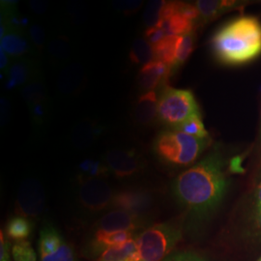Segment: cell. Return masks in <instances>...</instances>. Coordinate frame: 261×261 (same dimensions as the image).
<instances>
[{"label":"cell","instance_id":"cell-32","mask_svg":"<svg viewBox=\"0 0 261 261\" xmlns=\"http://www.w3.org/2000/svg\"><path fill=\"white\" fill-rule=\"evenodd\" d=\"M112 4L117 11L125 14L126 16H130L137 13L141 8V6L143 5V1H114Z\"/></svg>","mask_w":261,"mask_h":261},{"label":"cell","instance_id":"cell-25","mask_svg":"<svg viewBox=\"0 0 261 261\" xmlns=\"http://www.w3.org/2000/svg\"><path fill=\"white\" fill-rule=\"evenodd\" d=\"M195 42H196L195 31H192L190 33H187L185 35L179 36L175 61H174V65H173V72L175 71V69L183 65L188 60L190 56L192 55V53L195 49Z\"/></svg>","mask_w":261,"mask_h":261},{"label":"cell","instance_id":"cell-11","mask_svg":"<svg viewBox=\"0 0 261 261\" xmlns=\"http://www.w3.org/2000/svg\"><path fill=\"white\" fill-rule=\"evenodd\" d=\"M173 70L170 66L161 61L153 60L146 65L142 66L137 76V84L140 90L145 92L155 91L161 84L166 85V83L172 75Z\"/></svg>","mask_w":261,"mask_h":261},{"label":"cell","instance_id":"cell-7","mask_svg":"<svg viewBox=\"0 0 261 261\" xmlns=\"http://www.w3.org/2000/svg\"><path fill=\"white\" fill-rule=\"evenodd\" d=\"M46 205L44 190L40 183L28 179L19 187L16 203L17 212L23 217H38L42 214Z\"/></svg>","mask_w":261,"mask_h":261},{"label":"cell","instance_id":"cell-15","mask_svg":"<svg viewBox=\"0 0 261 261\" xmlns=\"http://www.w3.org/2000/svg\"><path fill=\"white\" fill-rule=\"evenodd\" d=\"M84 81V71L83 66L73 63L66 66L61 71L57 80V88L59 92L64 95H73L81 88Z\"/></svg>","mask_w":261,"mask_h":261},{"label":"cell","instance_id":"cell-12","mask_svg":"<svg viewBox=\"0 0 261 261\" xmlns=\"http://www.w3.org/2000/svg\"><path fill=\"white\" fill-rule=\"evenodd\" d=\"M159 97L156 91L145 92L137 100L133 110L134 121L140 126H150L157 119Z\"/></svg>","mask_w":261,"mask_h":261},{"label":"cell","instance_id":"cell-31","mask_svg":"<svg viewBox=\"0 0 261 261\" xmlns=\"http://www.w3.org/2000/svg\"><path fill=\"white\" fill-rule=\"evenodd\" d=\"M29 112L32 121L36 126H42L47 121L49 113L48 102L35 103L29 107Z\"/></svg>","mask_w":261,"mask_h":261},{"label":"cell","instance_id":"cell-28","mask_svg":"<svg viewBox=\"0 0 261 261\" xmlns=\"http://www.w3.org/2000/svg\"><path fill=\"white\" fill-rule=\"evenodd\" d=\"M14 261H36V253L31 244L27 240L18 241L12 247Z\"/></svg>","mask_w":261,"mask_h":261},{"label":"cell","instance_id":"cell-19","mask_svg":"<svg viewBox=\"0 0 261 261\" xmlns=\"http://www.w3.org/2000/svg\"><path fill=\"white\" fill-rule=\"evenodd\" d=\"M98 261H138V245L136 239L109 248Z\"/></svg>","mask_w":261,"mask_h":261},{"label":"cell","instance_id":"cell-2","mask_svg":"<svg viewBox=\"0 0 261 261\" xmlns=\"http://www.w3.org/2000/svg\"><path fill=\"white\" fill-rule=\"evenodd\" d=\"M215 58L221 64H248L261 56V22L251 16L231 19L211 40Z\"/></svg>","mask_w":261,"mask_h":261},{"label":"cell","instance_id":"cell-44","mask_svg":"<svg viewBox=\"0 0 261 261\" xmlns=\"http://www.w3.org/2000/svg\"><path fill=\"white\" fill-rule=\"evenodd\" d=\"M258 261H261V258H260V259H259V260H258Z\"/></svg>","mask_w":261,"mask_h":261},{"label":"cell","instance_id":"cell-27","mask_svg":"<svg viewBox=\"0 0 261 261\" xmlns=\"http://www.w3.org/2000/svg\"><path fill=\"white\" fill-rule=\"evenodd\" d=\"M48 54L56 62H62L71 54V45L66 37L60 36L55 39L48 46Z\"/></svg>","mask_w":261,"mask_h":261},{"label":"cell","instance_id":"cell-26","mask_svg":"<svg viewBox=\"0 0 261 261\" xmlns=\"http://www.w3.org/2000/svg\"><path fill=\"white\" fill-rule=\"evenodd\" d=\"M173 130H180L182 133H185L189 136L195 137L197 139H209V134L205 129V126L202 121L201 115L197 114L191 118H189L187 121L179 125Z\"/></svg>","mask_w":261,"mask_h":261},{"label":"cell","instance_id":"cell-21","mask_svg":"<svg viewBox=\"0 0 261 261\" xmlns=\"http://www.w3.org/2000/svg\"><path fill=\"white\" fill-rule=\"evenodd\" d=\"M195 24L196 22L181 15H174L169 19L160 20L157 27L163 29L168 36H182L194 31Z\"/></svg>","mask_w":261,"mask_h":261},{"label":"cell","instance_id":"cell-23","mask_svg":"<svg viewBox=\"0 0 261 261\" xmlns=\"http://www.w3.org/2000/svg\"><path fill=\"white\" fill-rule=\"evenodd\" d=\"M21 96L28 107L38 103L47 102V88L44 82L39 79L34 77L21 90Z\"/></svg>","mask_w":261,"mask_h":261},{"label":"cell","instance_id":"cell-14","mask_svg":"<svg viewBox=\"0 0 261 261\" xmlns=\"http://www.w3.org/2000/svg\"><path fill=\"white\" fill-rule=\"evenodd\" d=\"M1 49L8 56L19 57L28 54L30 47L21 30L7 29L1 25Z\"/></svg>","mask_w":261,"mask_h":261},{"label":"cell","instance_id":"cell-9","mask_svg":"<svg viewBox=\"0 0 261 261\" xmlns=\"http://www.w3.org/2000/svg\"><path fill=\"white\" fill-rule=\"evenodd\" d=\"M106 165L116 177L127 178L138 173L143 162L136 150L114 149L106 155Z\"/></svg>","mask_w":261,"mask_h":261},{"label":"cell","instance_id":"cell-40","mask_svg":"<svg viewBox=\"0 0 261 261\" xmlns=\"http://www.w3.org/2000/svg\"><path fill=\"white\" fill-rule=\"evenodd\" d=\"M9 115V103L6 99H1V122L2 124L7 121Z\"/></svg>","mask_w":261,"mask_h":261},{"label":"cell","instance_id":"cell-35","mask_svg":"<svg viewBox=\"0 0 261 261\" xmlns=\"http://www.w3.org/2000/svg\"><path fill=\"white\" fill-rule=\"evenodd\" d=\"M167 33L158 28H146L145 32H144V39L149 43L151 46H154L156 44H158L160 41H162L165 37H167Z\"/></svg>","mask_w":261,"mask_h":261},{"label":"cell","instance_id":"cell-30","mask_svg":"<svg viewBox=\"0 0 261 261\" xmlns=\"http://www.w3.org/2000/svg\"><path fill=\"white\" fill-rule=\"evenodd\" d=\"M40 261H76V259L72 247L64 241L56 252L40 255Z\"/></svg>","mask_w":261,"mask_h":261},{"label":"cell","instance_id":"cell-18","mask_svg":"<svg viewBox=\"0 0 261 261\" xmlns=\"http://www.w3.org/2000/svg\"><path fill=\"white\" fill-rule=\"evenodd\" d=\"M102 128L93 120H82L75 125L72 133V142L76 148L84 149L89 147L97 137L101 134Z\"/></svg>","mask_w":261,"mask_h":261},{"label":"cell","instance_id":"cell-4","mask_svg":"<svg viewBox=\"0 0 261 261\" xmlns=\"http://www.w3.org/2000/svg\"><path fill=\"white\" fill-rule=\"evenodd\" d=\"M197 114H200L199 107L192 91L164 86L157 108V119L160 123L168 129H175Z\"/></svg>","mask_w":261,"mask_h":261},{"label":"cell","instance_id":"cell-20","mask_svg":"<svg viewBox=\"0 0 261 261\" xmlns=\"http://www.w3.org/2000/svg\"><path fill=\"white\" fill-rule=\"evenodd\" d=\"M178 40L179 36H167L162 41H160L158 44L152 46L154 53V60L161 61L167 65L170 66L173 70Z\"/></svg>","mask_w":261,"mask_h":261},{"label":"cell","instance_id":"cell-39","mask_svg":"<svg viewBox=\"0 0 261 261\" xmlns=\"http://www.w3.org/2000/svg\"><path fill=\"white\" fill-rule=\"evenodd\" d=\"M94 163H95V161L92 159H86V160H84V162L81 163V165H80V170H81L80 180L84 179L88 175V173L93 168Z\"/></svg>","mask_w":261,"mask_h":261},{"label":"cell","instance_id":"cell-6","mask_svg":"<svg viewBox=\"0 0 261 261\" xmlns=\"http://www.w3.org/2000/svg\"><path fill=\"white\" fill-rule=\"evenodd\" d=\"M79 197L82 205L86 209L98 212L112 206V189L103 178H92L80 181Z\"/></svg>","mask_w":261,"mask_h":261},{"label":"cell","instance_id":"cell-29","mask_svg":"<svg viewBox=\"0 0 261 261\" xmlns=\"http://www.w3.org/2000/svg\"><path fill=\"white\" fill-rule=\"evenodd\" d=\"M165 1H149L146 5L144 14H143V21L147 28H155L161 19V11L163 8Z\"/></svg>","mask_w":261,"mask_h":261},{"label":"cell","instance_id":"cell-5","mask_svg":"<svg viewBox=\"0 0 261 261\" xmlns=\"http://www.w3.org/2000/svg\"><path fill=\"white\" fill-rule=\"evenodd\" d=\"M182 233L172 224H157L144 229L136 239L138 261L164 260L173 250Z\"/></svg>","mask_w":261,"mask_h":261},{"label":"cell","instance_id":"cell-22","mask_svg":"<svg viewBox=\"0 0 261 261\" xmlns=\"http://www.w3.org/2000/svg\"><path fill=\"white\" fill-rule=\"evenodd\" d=\"M129 58L135 65H146L154 60L153 47L145 39H136L130 47Z\"/></svg>","mask_w":261,"mask_h":261},{"label":"cell","instance_id":"cell-17","mask_svg":"<svg viewBox=\"0 0 261 261\" xmlns=\"http://www.w3.org/2000/svg\"><path fill=\"white\" fill-rule=\"evenodd\" d=\"M135 232L132 231H117V232H106L102 230H97L95 232L93 239L91 241L90 249L95 255L101 256L103 252L109 248L127 242L134 239Z\"/></svg>","mask_w":261,"mask_h":261},{"label":"cell","instance_id":"cell-43","mask_svg":"<svg viewBox=\"0 0 261 261\" xmlns=\"http://www.w3.org/2000/svg\"><path fill=\"white\" fill-rule=\"evenodd\" d=\"M259 142L261 144V122H260V130H259Z\"/></svg>","mask_w":261,"mask_h":261},{"label":"cell","instance_id":"cell-3","mask_svg":"<svg viewBox=\"0 0 261 261\" xmlns=\"http://www.w3.org/2000/svg\"><path fill=\"white\" fill-rule=\"evenodd\" d=\"M209 139H197L173 129L161 130L153 141L156 157L171 167H187L195 163L208 147Z\"/></svg>","mask_w":261,"mask_h":261},{"label":"cell","instance_id":"cell-10","mask_svg":"<svg viewBox=\"0 0 261 261\" xmlns=\"http://www.w3.org/2000/svg\"><path fill=\"white\" fill-rule=\"evenodd\" d=\"M152 206V196L143 190H125L115 194L112 198V208L134 214L143 215Z\"/></svg>","mask_w":261,"mask_h":261},{"label":"cell","instance_id":"cell-41","mask_svg":"<svg viewBox=\"0 0 261 261\" xmlns=\"http://www.w3.org/2000/svg\"><path fill=\"white\" fill-rule=\"evenodd\" d=\"M0 57H1V59H0V66H1V70H5L6 68H7V65H8V57H7V54L3 50V49H1L0 48Z\"/></svg>","mask_w":261,"mask_h":261},{"label":"cell","instance_id":"cell-34","mask_svg":"<svg viewBox=\"0 0 261 261\" xmlns=\"http://www.w3.org/2000/svg\"><path fill=\"white\" fill-rule=\"evenodd\" d=\"M29 37L31 39L34 46L37 47L39 50H42L44 45L46 43V35L43 28L38 24H32L29 28Z\"/></svg>","mask_w":261,"mask_h":261},{"label":"cell","instance_id":"cell-13","mask_svg":"<svg viewBox=\"0 0 261 261\" xmlns=\"http://www.w3.org/2000/svg\"><path fill=\"white\" fill-rule=\"evenodd\" d=\"M6 74V89H15L19 85L28 84L35 77V63L28 58H19L11 64Z\"/></svg>","mask_w":261,"mask_h":261},{"label":"cell","instance_id":"cell-37","mask_svg":"<svg viewBox=\"0 0 261 261\" xmlns=\"http://www.w3.org/2000/svg\"><path fill=\"white\" fill-rule=\"evenodd\" d=\"M1 246H0V261H11L10 258L9 243L1 231Z\"/></svg>","mask_w":261,"mask_h":261},{"label":"cell","instance_id":"cell-36","mask_svg":"<svg viewBox=\"0 0 261 261\" xmlns=\"http://www.w3.org/2000/svg\"><path fill=\"white\" fill-rule=\"evenodd\" d=\"M162 261H203L198 256L191 253H178L173 255H168Z\"/></svg>","mask_w":261,"mask_h":261},{"label":"cell","instance_id":"cell-1","mask_svg":"<svg viewBox=\"0 0 261 261\" xmlns=\"http://www.w3.org/2000/svg\"><path fill=\"white\" fill-rule=\"evenodd\" d=\"M224 167L221 154L215 151L183 171L172 185L178 201L196 214L213 211L227 189Z\"/></svg>","mask_w":261,"mask_h":261},{"label":"cell","instance_id":"cell-33","mask_svg":"<svg viewBox=\"0 0 261 261\" xmlns=\"http://www.w3.org/2000/svg\"><path fill=\"white\" fill-rule=\"evenodd\" d=\"M177 15H181L194 22L199 19V13L196 4L193 5L186 2H178Z\"/></svg>","mask_w":261,"mask_h":261},{"label":"cell","instance_id":"cell-38","mask_svg":"<svg viewBox=\"0 0 261 261\" xmlns=\"http://www.w3.org/2000/svg\"><path fill=\"white\" fill-rule=\"evenodd\" d=\"M29 6L31 10L39 14V15H42L44 13H46L47 7H48V4L46 1H42V0H33V1H30L29 2Z\"/></svg>","mask_w":261,"mask_h":261},{"label":"cell","instance_id":"cell-42","mask_svg":"<svg viewBox=\"0 0 261 261\" xmlns=\"http://www.w3.org/2000/svg\"><path fill=\"white\" fill-rule=\"evenodd\" d=\"M256 204H257V208H258V214H259V217H260L261 222V182L260 185L258 187L257 193H256Z\"/></svg>","mask_w":261,"mask_h":261},{"label":"cell","instance_id":"cell-24","mask_svg":"<svg viewBox=\"0 0 261 261\" xmlns=\"http://www.w3.org/2000/svg\"><path fill=\"white\" fill-rule=\"evenodd\" d=\"M31 231L32 223L23 216H15L11 218L6 225L7 236L17 242L25 240Z\"/></svg>","mask_w":261,"mask_h":261},{"label":"cell","instance_id":"cell-16","mask_svg":"<svg viewBox=\"0 0 261 261\" xmlns=\"http://www.w3.org/2000/svg\"><path fill=\"white\" fill-rule=\"evenodd\" d=\"M242 5H244V2L225 0H199L196 2V8L199 13L198 20H201L202 22L210 21L224 13L238 9Z\"/></svg>","mask_w":261,"mask_h":261},{"label":"cell","instance_id":"cell-8","mask_svg":"<svg viewBox=\"0 0 261 261\" xmlns=\"http://www.w3.org/2000/svg\"><path fill=\"white\" fill-rule=\"evenodd\" d=\"M148 224L147 219L143 215L134 214L124 210L115 209L103 215L97 224V230L106 232L132 231L136 232L144 228Z\"/></svg>","mask_w":261,"mask_h":261}]
</instances>
